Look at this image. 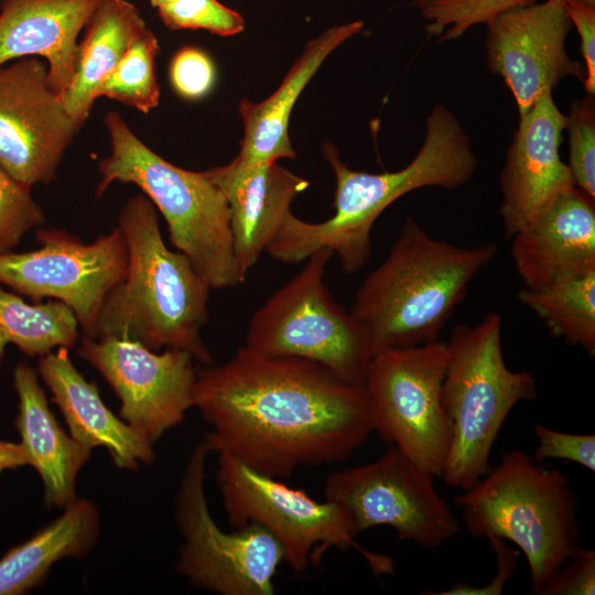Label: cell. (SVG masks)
I'll return each mask as SVG.
<instances>
[{
    "mask_svg": "<svg viewBox=\"0 0 595 595\" xmlns=\"http://www.w3.org/2000/svg\"><path fill=\"white\" fill-rule=\"evenodd\" d=\"M162 22L171 30H206L228 36L244 30L245 20L218 0H172L156 9Z\"/></svg>",
    "mask_w": 595,
    "mask_h": 595,
    "instance_id": "obj_32",
    "label": "cell"
},
{
    "mask_svg": "<svg viewBox=\"0 0 595 595\" xmlns=\"http://www.w3.org/2000/svg\"><path fill=\"white\" fill-rule=\"evenodd\" d=\"M564 127L565 115L552 93L542 95L519 117L499 180L498 213L506 238L536 221L575 186L560 156Z\"/></svg>",
    "mask_w": 595,
    "mask_h": 595,
    "instance_id": "obj_17",
    "label": "cell"
},
{
    "mask_svg": "<svg viewBox=\"0 0 595 595\" xmlns=\"http://www.w3.org/2000/svg\"><path fill=\"white\" fill-rule=\"evenodd\" d=\"M99 0H0V66L44 57L52 89L63 99L74 77L78 35Z\"/></svg>",
    "mask_w": 595,
    "mask_h": 595,
    "instance_id": "obj_20",
    "label": "cell"
},
{
    "mask_svg": "<svg viewBox=\"0 0 595 595\" xmlns=\"http://www.w3.org/2000/svg\"><path fill=\"white\" fill-rule=\"evenodd\" d=\"M434 476L396 446L376 461L333 472L325 499L346 509L355 530L388 526L402 541L436 548L458 531V521L434 487Z\"/></svg>",
    "mask_w": 595,
    "mask_h": 595,
    "instance_id": "obj_12",
    "label": "cell"
},
{
    "mask_svg": "<svg viewBox=\"0 0 595 595\" xmlns=\"http://www.w3.org/2000/svg\"><path fill=\"white\" fill-rule=\"evenodd\" d=\"M520 303L539 316L549 332L595 354V270L540 289L518 291Z\"/></svg>",
    "mask_w": 595,
    "mask_h": 595,
    "instance_id": "obj_26",
    "label": "cell"
},
{
    "mask_svg": "<svg viewBox=\"0 0 595 595\" xmlns=\"http://www.w3.org/2000/svg\"><path fill=\"white\" fill-rule=\"evenodd\" d=\"M31 187L0 166V253L15 247L26 231L44 224V213Z\"/></svg>",
    "mask_w": 595,
    "mask_h": 595,
    "instance_id": "obj_31",
    "label": "cell"
},
{
    "mask_svg": "<svg viewBox=\"0 0 595 595\" xmlns=\"http://www.w3.org/2000/svg\"><path fill=\"white\" fill-rule=\"evenodd\" d=\"M455 504L470 536L500 538L521 550L531 594L540 595L580 547L578 502L566 476L521 450L504 452L499 464Z\"/></svg>",
    "mask_w": 595,
    "mask_h": 595,
    "instance_id": "obj_5",
    "label": "cell"
},
{
    "mask_svg": "<svg viewBox=\"0 0 595 595\" xmlns=\"http://www.w3.org/2000/svg\"><path fill=\"white\" fill-rule=\"evenodd\" d=\"M594 594L595 550L580 545L544 586L540 595Z\"/></svg>",
    "mask_w": 595,
    "mask_h": 595,
    "instance_id": "obj_35",
    "label": "cell"
},
{
    "mask_svg": "<svg viewBox=\"0 0 595 595\" xmlns=\"http://www.w3.org/2000/svg\"><path fill=\"white\" fill-rule=\"evenodd\" d=\"M533 2L536 0H433L421 13L429 35L452 41L507 10Z\"/></svg>",
    "mask_w": 595,
    "mask_h": 595,
    "instance_id": "obj_29",
    "label": "cell"
},
{
    "mask_svg": "<svg viewBox=\"0 0 595 595\" xmlns=\"http://www.w3.org/2000/svg\"><path fill=\"white\" fill-rule=\"evenodd\" d=\"M227 519L239 528L255 522L282 545L284 562L296 573L316 566L331 548L359 551L377 574L392 572L389 558L355 542L357 532L345 508L317 501L282 479L260 474L226 453L218 454L216 472Z\"/></svg>",
    "mask_w": 595,
    "mask_h": 595,
    "instance_id": "obj_9",
    "label": "cell"
},
{
    "mask_svg": "<svg viewBox=\"0 0 595 595\" xmlns=\"http://www.w3.org/2000/svg\"><path fill=\"white\" fill-rule=\"evenodd\" d=\"M36 250L0 253V283L33 301L54 298L75 314L85 336L97 338L107 294L126 277L128 250L119 227L91 244L60 229H39Z\"/></svg>",
    "mask_w": 595,
    "mask_h": 595,
    "instance_id": "obj_13",
    "label": "cell"
},
{
    "mask_svg": "<svg viewBox=\"0 0 595 595\" xmlns=\"http://www.w3.org/2000/svg\"><path fill=\"white\" fill-rule=\"evenodd\" d=\"M159 51L156 36L147 29L98 86L96 97L106 96L144 113L155 108L160 100L154 67Z\"/></svg>",
    "mask_w": 595,
    "mask_h": 595,
    "instance_id": "obj_28",
    "label": "cell"
},
{
    "mask_svg": "<svg viewBox=\"0 0 595 595\" xmlns=\"http://www.w3.org/2000/svg\"><path fill=\"white\" fill-rule=\"evenodd\" d=\"M594 201L574 186L510 238L524 288L540 289L595 270Z\"/></svg>",
    "mask_w": 595,
    "mask_h": 595,
    "instance_id": "obj_19",
    "label": "cell"
},
{
    "mask_svg": "<svg viewBox=\"0 0 595 595\" xmlns=\"http://www.w3.org/2000/svg\"><path fill=\"white\" fill-rule=\"evenodd\" d=\"M19 398L15 420L29 465L41 476L45 502L66 507L76 499L75 483L91 448L67 435L51 411L35 371L20 364L13 371Z\"/></svg>",
    "mask_w": 595,
    "mask_h": 595,
    "instance_id": "obj_23",
    "label": "cell"
},
{
    "mask_svg": "<svg viewBox=\"0 0 595 595\" xmlns=\"http://www.w3.org/2000/svg\"><path fill=\"white\" fill-rule=\"evenodd\" d=\"M78 355L113 389L121 401V418L151 444L194 407L197 371L186 351L158 354L138 342L85 336Z\"/></svg>",
    "mask_w": 595,
    "mask_h": 595,
    "instance_id": "obj_14",
    "label": "cell"
},
{
    "mask_svg": "<svg viewBox=\"0 0 595 595\" xmlns=\"http://www.w3.org/2000/svg\"><path fill=\"white\" fill-rule=\"evenodd\" d=\"M566 14L578 33L581 53L585 62L584 87L586 95H595V4L582 0H567Z\"/></svg>",
    "mask_w": 595,
    "mask_h": 595,
    "instance_id": "obj_37",
    "label": "cell"
},
{
    "mask_svg": "<svg viewBox=\"0 0 595 595\" xmlns=\"http://www.w3.org/2000/svg\"><path fill=\"white\" fill-rule=\"evenodd\" d=\"M98 531L97 509L76 498L62 516L1 558L0 595L24 594L39 585L58 560L85 555Z\"/></svg>",
    "mask_w": 595,
    "mask_h": 595,
    "instance_id": "obj_25",
    "label": "cell"
},
{
    "mask_svg": "<svg viewBox=\"0 0 595 595\" xmlns=\"http://www.w3.org/2000/svg\"><path fill=\"white\" fill-rule=\"evenodd\" d=\"M553 1L564 4L567 0H553ZM582 1L591 3V4H595V0H582Z\"/></svg>",
    "mask_w": 595,
    "mask_h": 595,
    "instance_id": "obj_41",
    "label": "cell"
},
{
    "mask_svg": "<svg viewBox=\"0 0 595 595\" xmlns=\"http://www.w3.org/2000/svg\"><path fill=\"white\" fill-rule=\"evenodd\" d=\"M332 256L321 248L305 259L302 270L252 314L244 347L263 356L309 359L364 385L370 346L364 327L324 282Z\"/></svg>",
    "mask_w": 595,
    "mask_h": 595,
    "instance_id": "obj_8",
    "label": "cell"
},
{
    "mask_svg": "<svg viewBox=\"0 0 595 595\" xmlns=\"http://www.w3.org/2000/svg\"><path fill=\"white\" fill-rule=\"evenodd\" d=\"M78 126L36 56L0 66V166L26 184L55 178Z\"/></svg>",
    "mask_w": 595,
    "mask_h": 595,
    "instance_id": "obj_15",
    "label": "cell"
},
{
    "mask_svg": "<svg viewBox=\"0 0 595 595\" xmlns=\"http://www.w3.org/2000/svg\"><path fill=\"white\" fill-rule=\"evenodd\" d=\"M172 0H149V2L151 3L152 7L154 8H160L162 6H165L169 2H171Z\"/></svg>",
    "mask_w": 595,
    "mask_h": 595,
    "instance_id": "obj_40",
    "label": "cell"
},
{
    "mask_svg": "<svg viewBox=\"0 0 595 595\" xmlns=\"http://www.w3.org/2000/svg\"><path fill=\"white\" fill-rule=\"evenodd\" d=\"M496 554L497 571L490 582L484 586H472L466 582H457L442 592H424L426 595H500L508 580L513 575L519 561V550L507 545L506 540L489 538L487 540Z\"/></svg>",
    "mask_w": 595,
    "mask_h": 595,
    "instance_id": "obj_36",
    "label": "cell"
},
{
    "mask_svg": "<svg viewBox=\"0 0 595 595\" xmlns=\"http://www.w3.org/2000/svg\"><path fill=\"white\" fill-rule=\"evenodd\" d=\"M433 0H412L411 1V7H414L419 10H422L423 8H425L428 4H430Z\"/></svg>",
    "mask_w": 595,
    "mask_h": 595,
    "instance_id": "obj_39",
    "label": "cell"
},
{
    "mask_svg": "<svg viewBox=\"0 0 595 595\" xmlns=\"http://www.w3.org/2000/svg\"><path fill=\"white\" fill-rule=\"evenodd\" d=\"M534 434L539 442L532 456L536 462L548 458L564 459L595 470L594 434L566 433L543 424L534 426Z\"/></svg>",
    "mask_w": 595,
    "mask_h": 595,
    "instance_id": "obj_33",
    "label": "cell"
},
{
    "mask_svg": "<svg viewBox=\"0 0 595 595\" xmlns=\"http://www.w3.org/2000/svg\"><path fill=\"white\" fill-rule=\"evenodd\" d=\"M497 252L496 244L466 248L437 240L407 217L349 311L367 334L371 356L439 340L469 283Z\"/></svg>",
    "mask_w": 595,
    "mask_h": 595,
    "instance_id": "obj_4",
    "label": "cell"
},
{
    "mask_svg": "<svg viewBox=\"0 0 595 595\" xmlns=\"http://www.w3.org/2000/svg\"><path fill=\"white\" fill-rule=\"evenodd\" d=\"M170 78L181 96L188 99L199 98L206 95L214 84V64L203 51L184 47L172 58Z\"/></svg>",
    "mask_w": 595,
    "mask_h": 595,
    "instance_id": "obj_34",
    "label": "cell"
},
{
    "mask_svg": "<svg viewBox=\"0 0 595 595\" xmlns=\"http://www.w3.org/2000/svg\"><path fill=\"white\" fill-rule=\"evenodd\" d=\"M323 155L335 175L334 215L321 223H309L291 212L266 252L282 263L293 264L328 248L347 274L356 273L368 262L374 224L393 202L421 187L458 188L478 166L470 139L454 112L443 105L430 111L420 150L399 171L351 170L332 143L323 144Z\"/></svg>",
    "mask_w": 595,
    "mask_h": 595,
    "instance_id": "obj_2",
    "label": "cell"
},
{
    "mask_svg": "<svg viewBox=\"0 0 595 595\" xmlns=\"http://www.w3.org/2000/svg\"><path fill=\"white\" fill-rule=\"evenodd\" d=\"M25 465H29V459L21 443L0 441V473Z\"/></svg>",
    "mask_w": 595,
    "mask_h": 595,
    "instance_id": "obj_38",
    "label": "cell"
},
{
    "mask_svg": "<svg viewBox=\"0 0 595 595\" xmlns=\"http://www.w3.org/2000/svg\"><path fill=\"white\" fill-rule=\"evenodd\" d=\"M78 338V321L61 301L28 304L0 289V360L8 344L28 356H45L56 347L72 348Z\"/></svg>",
    "mask_w": 595,
    "mask_h": 595,
    "instance_id": "obj_27",
    "label": "cell"
},
{
    "mask_svg": "<svg viewBox=\"0 0 595 595\" xmlns=\"http://www.w3.org/2000/svg\"><path fill=\"white\" fill-rule=\"evenodd\" d=\"M569 132V169L574 184L595 199V101L586 95L572 101L565 115Z\"/></svg>",
    "mask_w": 595,
    "mask_h": 595,
    "instance_id": "obj_30",
    "label": "cell"
},
{
    "mask_svg": "<svg viewBox=\"0 0 595 595\" xmlns=\"http://www.w3.org/2000/svg\"><path fill=\"white\" fill-rule=\"evenodd\" d=\"M118 227L127 245L128 268L104 301L96 339H128L154 351L183 350L212 365L201 334L208 320V282L188 257L166 247L156 208L148 197H130Z\"/></svg>",
    "mask_w": 595,
    "mask_h": 595,
    "instance_id": "obj_3",
    "label": "cell"
},
{
    "mask_svg": "<svg viewBox=\"0 0 595 595\" xmlns=\"http://www.w3.org/2000/svg\"><path fill=\"white\" fill-rule=\"evenodd\" d=\"M139 10L127 0H99L78 43L72 83L63 96L66 111L80 129L89 117L101 82L147 30Z\"/></svg>",
    "mask_w": 595,
    "mask_h": 595,
    "instance_id": "obj_24",
    "label": "cell"
},
{
    "mask_svg": "<svg viewBox=\"0 0 595 595\" xmlns=\"http://www.w3.org/2000/svg\"><path fill=\"white\" fill-rule=\"evenodd\" d=\"M502 320L490 312L476 325L453 328L441 399L452 421V442L440 477L458 489L485 476L495 441L513 407L537 397L533 376L513 371L501 348Z\"/></svg>",
    "mask_w": 595,
    "mask_h": 595,
    "instance_id": "obj_7",
    "label": "cell"
},
{
    "mask_svg": "<svg viewBox=\"0 0 595 595\" xmlns=\"http://www.w3.org/2000/svg\"><path fill=\"white\" fill-rule=\"evenodd\" d=\"M446 342L390 349L375 355L364 387L374 432L434 477L442 474L452 421L441 399Z\"/></svg>",
    "mask_w": 595,
    "mask_h": 595,
    "instance_id": "obj_10",
    "label": "cell"
},
{
    "mask_svg": "<svg viewBox=\"0 0 595 595\" xmlns=\"http://www.w3.org/2000/svg\"><path fill=\"white\" fill-rule=\"evenodd\" d=\"M204 173L226 198L234 256L245 281L292 212L293 199L310 183L277 162L241 165L231 161Z\"/></svg>",
    "mask_w": 595,
    "mask_h": 595,
    "instance_id": "obj_18",
    "label": "cell"
},
{
    "mask_svg": "<svg viewBox=\"0 0 595 595\" xmlns=\"http://www.w3.org/2000/svg\"><path fill=\"white\" fill-rule=\"evenodd\" d=\"M111 151L98 165L100 197L113 182L139 186L163 215L171 244L192 261L212 289L244 282L234 256L229 209L205 175L178 167L148 148L122 117H105Z\"/></svg>",
    "mask_w": 595,
    "mask_h": 595,
    "instance_id": "obj_6",
    "label": "cell"
},
{
    "mask_svg": "<svg viewBox=\"0 0 595 595\" xmlns=\"http://www.w3.org/2000/svg\"><path fill=\"white\" fill-rule=\"evenodd\" d=\"M205 439L194 447L176 495L175 517L184 537L176 569L192 584L220 595H272L284 561L279 541L250 522L223 531L212 518L204 491Z\"/></svg>",
    "mask_w": 595,
    "mask_h": 595,
    "instance_id": "obj_11",
    "label": "cell"
},
{
    "mask_svg": "<svg viewBox=\"0 0 595 595\" xmlns=\"http://www.w3.org/2000/svg\"><path fill=\"white\" fill-rule=\"evenodd\" d=\"M489 71L512 93L519 117L566 77L585 78V67L571 58L565 41L571 21L553 0L507 10L485 23Z\"/></svg>",
    "mask_w": 595,
    "mask_h": 595,
    "instance_id": "obj_16",
    "label": "cell"
},
{
    "mask_svg": "<svg viewBox=\"0 0 595 595\" xmlns=\"http://www.w3.org/2000/svg\"><path fill=\"white\" fill-rule=\"evenodd\" d=\"M39 372L74 440L89 448L104 446L120 468L137 469L154 458L153 444L104 403L96 383L73 365L68 348L42 356Z\"/></svg>",
    "mask_w": 595,
    "mask_h": 595,
    "instance_id": "obj_21",
    "label": "cell"
},
{
    "mask_svg": "<svg viewBox=\"0 0 595 595\" xmlns=\"http://www.w3.org/2000/svg\"><path fill=\"white\" fill-rule=\"evenodd\" d=\"M194 407L210 425L212 453L279 479L348 458L374 432L364 385L299 357L240 347L197 371Z\"/></svg>",
    "mask_w": 595,
    "mask_h": 595,
    "instance_id": "obj_1",
    "label": "cell"
},
{
    "mask_svg": "<svg viewBox=\"0 0 595 595\" xmlns=\"http://www.w3.org/2000/svg\"><path fill=\"white\" fill-rule=\"evenodd\" d=\"M363 26L361 21H353L327 29L306 44L272 95L260 102L240 101L244 136L234 162L255 165L295 156L288 131L295 101L324 60Z\"/></svg>",
    "mask_w": 595,
    "mask_h": 595,
    "instance_id": "obj_22",
    "label": "cell"
}]
</instances>
